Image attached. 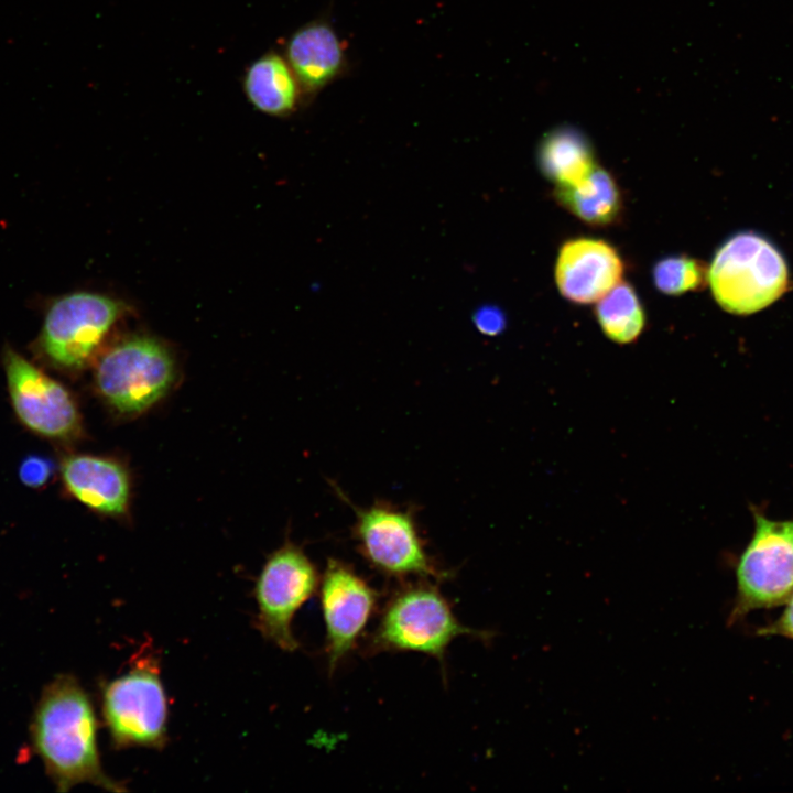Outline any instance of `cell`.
Wrapping results in <instances>:
<instances>
[{
	"mask_svg": "<svg viewBox=\"0 0 793 793\" xmlns=\"http://www.w3.org/2000/svg\"><path fill=\"white\" fill-rule=\"evenodd\" d=\"M98 720L79 681L61 674L42 691L30 724V738L47 776L59 792L91 784L126 792L104 771L98 749Z\"/></svg>",
	"mask_w": 793,
	"mask_h": 793,
	"instance_id": "obj_1",
	"label": "cell"
},
{
	"mask_svg": "<svg viewBox=\"0 0 793 793\" xmlns=\"http://www.w3.org/2000/svg\"><path fill=\"white\" fill-rule=\"evenodd\" d=\"M460 636L488 641L493 633L465 627L428 579L409 583L387 600L366 652H417L435 658L443 666L448 645Z\"/></svg>",
	"mask_w": 793,
	"mask_h": 793,
	"instance_id": "obj_2",
	"label": "cell"
},
{
	"mask_svg": "<svg viewBox=\"0 0 793 793\" xmlns=\"http://www.w3.org/2000/svg\"><path fill=\"white\" fill-rule=\"evenodd\" d=\"M160 665L157 652L145 644L123 674L101 683V714L115 749L166 745L169 703Z\"/></svg>",
	"mask_w": 793,
	"mask_h": 793,
	"instance_id": "obj_3",
	"label": "cell"
},
{
	"mask_svg": "<svg viewBox=\"0 0 793 793\" xmlns=\"http://www.w3.org/2000/svg\"><path fill=\"white\" fill-rule=\"evenodd\" d=\"M707 280L723 309L748 315L784 294L789 269L781 251L768 238L754 231H741L717 249Z\"/></svg>",
	"mask_w": 793,
	"mask_h": 793,
	"instance_id": "obj_4",
	"label": "cell"
},
{
	"mask_svg": "<svg viewBox=\"0 0 793 793\" xmlns=\"http://www.w3.org/2000/svg\"><path fill=\"white\" fill-rule=\"evenodd\" d=\"M174 379L172 354L149 336L128 337L109 347L95 370L99 394L123 414L151 408L166 394Z\"/></svg>",
	"mask_w": 793,
	"mask_h": 793,
	"instance_id": "obj_5",
	"label": "cell"
},
{
	"mask_svg": "<svg viewBox=\"0 0 793 793\" xmlns=\"http://www.w3.org/2000/svg\"><path fill=\"white\" fill-rule=\"evenodd\" d=\"M754 530L736 565L737 593L729 623L757 609L784 605L793 591V520L753 511Z\"/></svg>",
	"mask_w": 793,
	"mask_h": 793,
	"instance_id": "obj_6",
	"label": "cell"
},
{
	"mask_svg": "<svg viewBox=\"0 0 793 793\" xmlns=\"http://www.w3.org/2000/svg\"><path fill=\"white\" fill-rule=\"evenodd\" d=\"M122 311V303L97 292L58 296L45 312L39 350L54 367L78 370L93 359Z\"/></svg>",
	"mask_w": 793,
	"mask_h": 793,
	"instance_id": "obj_7",
	"label": "cell"
},
{
	"mask_svg": "<svg viewBox=\"0 0 793 793\" xmlns=\"http://www.w3.org/2000/svg\"><path fill=\"white\" fill-rule=\"evenodd\" d=\"M315 565L296 545L286 543L264 563L254 586L258 608L256 627L260 633L286 652L298 649L292 621L297 610L319 586Z\"/></svg>",
	"mask_w": 793,
	"mask_h": 793,
	"instance_id": "obj_8",
	"label": "cell"
},
{
	"mask_svg": "<svg viewBox=\"0 0 793 793\" xmlns=\"http://www.w3.org/2000/svg\"><path fill=\"white\" fill-rule=\"evenodd\" d=\"M355 537L362 556L380 573L394 578L437 582L449 577L425 551L410 512L388 504L356 509Z\"/></svg>",
	"mask_w": 793,
	"mask_h": 793,
	"instance_id": "obj_9",
	"label": "cell"
},
{
	"mask_svg": "<svg viewBox=\"0 0 793 793\" xmlns=\"http://www.w3.org/2000/svg\"><path fill=\"white\" fill-rule=\"evenodd\" d=\"M11 405L31 432L65 441L80 431V415L69 391L11 347L3 351Z\"/></svg>",
	"mask_w": 793,
	"mask_h": 793,
	"instance_id": "obj_10",
	"label": "cell"
},
{
	"mask_svg": "<svg viewBox=\"0 0 793 793\" xmlns=\"http://www.w3.org/2000/svg\"><path fill=\"white\" fill-rule=\"evenodd\" d=\"M318 590L332 675L357 647L377 609L379 594L352 567L337 560L328 561Z\"/></svg>",
	"mask_w": 793,
	"mask_h": 793,
	"instance_id": "obj_11",
	"label": "cell"
},
{
	"mask_svg": "<svg viewBox=\"0 0 793 793\" xmlns=\"http://www.w3.org/2000/svg\"><path fill=\"white\" fill-rule=\"evenodd\" d=\"M623 262L607 241L579 237L558 250L555 283L566 300L576 304L598 302L622 280Z\"/></svg>",
	"mask_w": 793,
	"mask_h": 793,
	"instance_id": "obj_12",
	"label": "cell"
},
{
	"mask_svg": "<svg viewBox=\"0 0 793 793\" xmlns=\"http://www.w3.org/2000/svg\"><path fill=\"white\" fill-rule=\"evenodd\" d=\"M283 55L297 79L304 104L349 69L346 44L326 19H315L296 29L286 41Z\"/></svg>",
	"mask_w": 793,
	"mask_h": 793,
	"instance_id": "obj_13",
	"label": "cell"
},
{
	"mask_svg": "<svg viewBox=\"0 0 793 793\" xmlns=\"http://www.w3.org/2000/svg\"><path fill=\"white\" fill-rule=\"evenodd\" d=\"M62 479L67 491L94 511L118 515L127 510L129 477L112 459L86 454L67 456L62 463Z\"/></svg>",
	"mask_w": 793,
	"mask_h": 793,
	"instance_id": "obj_14",
	"label": "cell"
},
{
	"mask_svg": "<svg viewBox=\"0 0 793 793\" xmlns=\"http://www.w3.org/2000/svg\"><path fill=\"white\" fill-rule=\"evenodd\" d=\"M245 95L258 111L285 117L304 104L297 79L284 55L268 52L248 65L243 78Z\"/></svg>",
	"mask_w": 793,
	"mask_h": 793,
	"instance_id": "obj_15",
	"label": "cell"
},
{
	"mask_svg": "<svg viewBox=\"0 0 793 793\" xmlns=\"http://www.w3.org/2000/svg\"><path fill=\"white\" fill-rule=\"evenodd\" d=\"M556 200L575 217L591 226H608L622 211V197L615 177L598 165L579 183L558 186Z\"/></svg>",
	"mask_w": 793,
	"mask_h": 793,
	"instance_id": "obj_16",
	"label": "cell"
},
{
	"mask_svg": "<svg viewBox=\"0 0 793 793\" xmlns=\"http://www.w3.org/2000/svg\"><path fill=\"white\" fill-rule=\"evenodd\" d=\"M537 163L544 176L556 187L579 183L597 165L589 141L569 127L545 134L539 145Z\"/></svg>",
	"mask_w": 793,
	"mask_h": 793,
	"instance_id": "obj_17",
	"label": "cell"
},
{
	"mask_svg": "<svg viewBox=\"0 0 793 793\" xmlns=\"http://www.w3.org/2000/svg\"><path fill=\"white\" fill-rule=\"evenodd\" d=\"M595 315L602 333L620 345L636 341L645 326L644 309L637 292L622 281L597 302Z\"/></svg>",
	"mask_w": 793,
	"mask_h": 793,
	"instance_id": "obj_18",
	"label": "cell"
},
{
	"mask_svg": "<svg viewBox=\"0 0 793 793\" xmlns=\"http://www.w3.org/2000/svg\"><path fill=\"white\" fill-rule=\"evenodd\" d=\"M708 268L688 256H671L661 259L652 269L655 287L667 295H681L704 287Z\"/></svg>",
	"mask_w": 793,
	"mask_h": 793,
	"instance_id": "obj_19",
	"label": "cell"
},
{
	"mask_svg": "<svg viewBox=\"0 0 793 793\" xmlns=\"http://www.w3.org/2000/svg\"><path fill=\"white\" fill-rule=\"evenodd\" d=\"M54 468L51 458L40 454H31L21 460L18 475L23 485L39 489L51 480Z\"/></svg>",
	"mask_w": 793,
	"mask_h": 793,
	"instance_id": "obj_20",
	"label": "cell"
},
{
	"mask_svg": "<svg viewBox=\"0 0 793 793\" xmlns=\"http://www.w3.org/2000/svg\"><path fill=\"white\" fill-rule=\"evenodd\" d=\"M476 328L484 335L495 336L500 334L506 326L503 312L493 305L478 307L472 314Z\"/></svg>",
	"mask_w": 793,
	"mask_h": 793,
	"instance_id": "obj_21",
	"label": "cell"
},
{
	"mask_svg": "<svg viewBox=\"0 0 793 793\" xmlns=\"http://www.w3.org/2000/svg\"><path fill=\"white\" fill-rule=\"evenodd\" d=\"M784 605L778 619L758 630L760 636H781L793 640V591Z\"/></svg>",
	"mask_w": 793,
	"mask_h": 793,
	"instance_id": "obj_22",
	"label": "cell"
}]
</instances>
